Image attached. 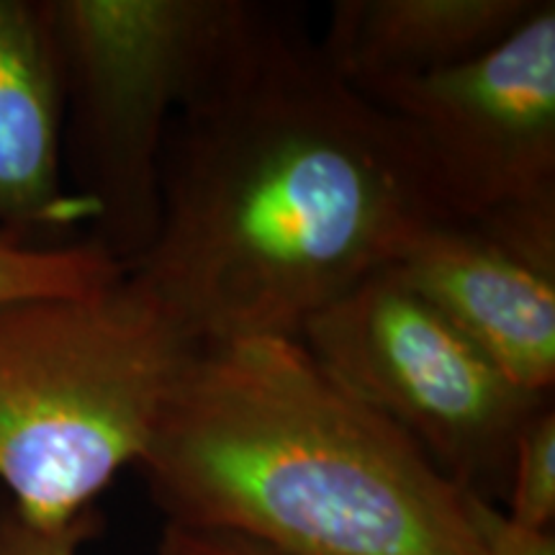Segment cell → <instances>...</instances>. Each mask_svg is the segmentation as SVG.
<instances>
[{
  "instance_id": "4",
  "label": "cell",
  "mask_w": 555,
  "mask_h": 555,
  "mask_svg": "<svg viewBox=\"0 0 555 555\" xmlns=\"http://www.w3.org/2000/svg\"><path fill=\"white\" fill-rule=\"evenodd\" d=\"M258 0H44L62 103V168L86 240L131 270L155 240L172 121L245 52Z\"/></svg>"
},
{
  "instance_id": "12",
  "label": "cell",
  "mask_w": 555,
  "mask_h": 555,
  "mask_svg": "<svg viewBox=\"0 0 555 555\" xmlns=\"http://www.w3.org/2000/svg\"><path fill=\"white\" fill-rule=\"evenodd\" d=\"M101 527L95 506L67 525L41 527L21 517L11 502H0V555H78Z\"/></svg>"
},
{
  "instance_id": "3",
  "label": "cell",
  "mask_w": 555,
  "mask_h": 555,
  "mask_svg": "<svg viewBox=\"0 0 555 555\" xmlns=\"http://www.w3.org/2000/svg\"><path fill=\"white\" fill-rule=\"evenodd\" d=\"M196 350L129 273L86 294L0 301V483L60 527L142 461Z\"/></svg>"
},
{
  "instance_id": "2",
  "label": "cell",
  "mask_w": 555,
  "mask_h": 555,
  "mask_svg": "<svg viewBox=\"0 0 555 555\" xmlns=\"http://www.w3.org/2000/svg\"><path fill=\"white\" fill-rule=\"evenodd\" d=\"M137 466L168 525L278 555H486L474 491L298 337L196 347Z\"/></svg>"
},
{
  "instance_id": "1",
  "label": "cell",
  "mask_w": 555,
  "mask_h": 555,
  "mask_svg": "<svg viewBox=\"0 0 555 555\" xmlns=\"http://www.w3.org/2000/svg\"><path fill=\"white\" fill-rule=\"evenodd\" d=\"M435 217L397 121L273 3L172 121L155 240L127 273L193 347L298 337Z\"/></svg>"
},
{
  "instance_id": "9",
  "label": "cell",
  "mask_w": 555,
  "mask_h": 555,
  "mask_svg": "<svg viewBox=\"0 0 555 555\" xmlns=\"http://www.w3.org/2000/svg\"><path fill=\"white\" fill-rule=\"evenodd\" d=\"M543 0H335L319 41L360 95L466 65L494 50Z\"/></svg>"
},
{
  "instance_id": "13",
  "label": "cell",
  "mask_w": 555,
  "mask_h": 555,
  "mask_svg": "<svg viewBox=\"0 0 555 555\" xmlns=\"http://www.w3.org/2000/svg\"><path fill=\"white\" fill-rule=\"evenodd\" d=\"M470 515L486 555H555L553 530H532L512 522L489 499L474 494Z\"/></svg>"
},
{
  "instance_id": "7",
  "label": "cell",
  "mask_w": 555,
  "mask_h": 555,
  "mask_svg": "<svg viewBox=\"0 0 555 555\" xmlns=\"http://www.w3.org/2000/svg\"><path fill=\"white\" fill-rule=\"evenodd\" d=\"M532 393L555 388V208L435 217L391 266Z\"/></svg>"
},
{
  "instance_id": "14",
  "label": "cell",
  "mask_w": 555,
  "mask_h": 555,
  "mask_svg": "<svg viewBox=\"0 0 555 555\" xmlns=\"http://www.w3.org/2000/svg\"><path fill=\"white\" fill-rule=\"evenodd\" d=\"M155 555H278L258 543H249L227 532L193 530V527L165 525Z\"/></svg>"
},
{
  "instance_id": "8",
  "label": "cell",
  "mask_w": 555,
  "mask_h": 555,
  "mask_svg": "<svg viewBox=\"0 0 555 555\" xmlns=\"http://www.w3.org/2000/svg\"><path fill=\"white\" fill-rule=\"evenodd\" d=\"M88 208L62 168V103L44 0H0V245H67Z\"/></svg>"
},
{
  "instance_id": "5",
  "label": "cell",
  "mask_w": 555,
  "mask_h": 555,
  "mask_svg": "<svg viewBox=\"0 0 555 555\" xmlns=\"http://www.w3.org/2000/svg\"><path fill=\"white\" fill-rule=\"evenodd\" d=\"M298 339L450 481L489 502L506 494L517 437L553 397L519 386L391 268L311 317Z\"/></svg>"
},
{
  "instance_id": "10",
  "label": "cell",
  "mask_w": 555,
  "mask_h": 555,
  "mask_svg": "<svg viewBox=\"0 0 555 555\" xmlns=\"http://www.w3.org/2000/svg\"><path fill=\"white\" fill-rule=\"evenodd\" d=\"M127 268L86 237L52 247L0 245V301L86 294L121 281Z\"/></svg>"
},
{
  "instance_id": "11",
  "label": "cell",
  "mask_w": 555,
  "mask_h": 555,
  "mask_svg": "<svg viewBox=\"0 0 555 555\" xmlns=\"http://www.w3.org/2000/svg\"><path fill=\"white\" fill-rule=\"evenodd\" d=\"M504 512L512 522L553 530L555 522V404L553 397L532 412L517 437L506 481Z\"/></svg>"
},
{
  "instance_id": "6",
  "label": "cell",
  "mask_w": 555,
  "mask_h": 555,
  "mask_svg": "<svg viewBox=\"0 0 555 555\" xmlns=\"http://www.w3.org/2000/svg\"><path fill=\"white\" fill-rule=\"evenodd\" d=\"M367 101L412 147L446 217L555 208V3L466 65Z\"/></svg>"
}]
</instances>
